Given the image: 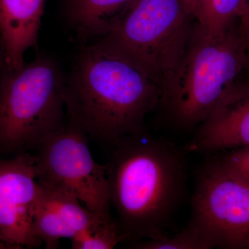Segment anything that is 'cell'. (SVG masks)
I'll return each instance as SVG.
<instances>
[{
	"instance_id": "obj_16",
	"label": "cell",
	"mask_w": 249,
	"mask_h": 249,
	"mask_svg": "<svg viewBox=\"0 0 249 249\" xmlns=\"http://www.w3.org/2000/svg\"><path fill=\"white\" fill-rule=\"evenodd\" d=\"M219 155L222 161L236 173L249 179V147H241L223 152Z\"/></svg>"
},
{
	"instance_id": "obj_18",
	"label": "cell",
	"mask_w": 249,
	"mask_h": 249,
	"mask_svg": "<svg viewBox=\"0 0 249 249\" xmlns=\"http://www.w3.org/2000/svg\"><path fill=\"white\" fill-rule=\"evenodd\" d=\"M5 67L4 61V52L3 48L2 42L0 38V79H1V75L4 71Z\"/></svg>"
},
{
	"instance_id": "obj_9",
	"label": "cell",
	"mask_w": 249,
	"mask_h": 249,
	"mask_svg": "<svg viewBox=\"0 0 249 249\" xmlns=\"http://www.w3.org/2000/svg\"><path fill=\"white\" fill-rule=\"evenodd\" d=\"M46 0H0V38L6 70L19 68L37 45Z\"/></svg>"
},
{
	"instance_id": "obj_1",
	"label": "cell",
	"mask_w": 249,
	"mask_h": 249,
	"mask_svg": "<svg viewBox=\"0 0 249 249\" xmlns=\"http://www.w3.org/2000/svg\"><path fill=\"white\" fill-rule=\"evenodd\" d=\"M113 147L106 164L108 192L124 242L166 235L186 195L188 152L145 130Z\"/></svg>"
},
{
	"instance_id": "obj_13",
	"label": "cell",
	"mask_w": 249,
	"mask_h": 249,
	"mask_svg": "<svg viewBox=\"0 0 249 249\" xmlns=\"http://www.w3.org/2000/svg\"><path fill=\"white\" fill-rule=\"evenodd\" d=\"M33 231L36 238L41 244L45 243L47 249H57L62 239L71 240L74 236L44 196L42 188L33 214Z\"/></svg>"
},
{
	"instance_id": "obj_14",
	"label": "cell",
	"mask_w": 249,
	"mask_h": 249,
	"mask_svg": "<svg viewBox=\"0 0 249 249\" xmlns=\"http://www.w3.org/2000/svg\"><path fill=\"white\" fill-rule=\"evenodd\" d=\"M73 249H112L124 237L116 218L109 215L103 222L71 239Z\"/></svg>"
},
{
	"instance_id": "obj_4",
	"label": "cell",
	"mask_w": 249,
	"mask_h": 249,
	"mask_svg": "<svg viewBox=\"0 0 249 249\" xmlns=\"http://www.w3.org/2000/svg\"><path fill=\"white\" fill-rule=\"evenodd\" d=\"M66 76L58 64L38 56L0 79V156L35 152L65 124Z\"/></svg>"
},
{
	"instance_id": "obj_12",
	"label": "cell",
	"mask_w": 249,
	"mask_h": 249,
	"mask_svg": "<svg viewBox=\"0 0 249 249\" xmlns=\"http://www.w3.org/2000/svg\"><path fill=\"white\" fill-rule=\"evenodd\" d=\"M187 12L199 28L219 35L240 21L246 0H183Z\"/></svg>"
},
{
	"instance_id": "obj_11",
	"label": "cell",
	"mask_w": 249,
	"mask_h": 249,
	"mask_svg": "<svg viewBox=\"0 0 249 249\" xmlns=\"http://www.w3.org/2000/svg\"><path fill=\"white\" fill-rule=\"evenodd\" d=\"M136 1L67 0V19L82 38L98 39L117 27Z\"/></svg>"
},
{
	"instance_id": "obj_7",
	"label": "cell",
	"mask_w": 249,
	"mask_h": 249,
	"mask_svg": "<svg viewBox=\"0 0 249 249\" xmlns=\"http://www.w3.org/2000/svg\"><path fill=\"white\" fill-rule=\"evenodd\" d=\"M88 135L69 121L34 154L40 186L75 196L87 209L110 213L106 164L95 160Z\"/></svg>"
},
{
	"instance_id": "obj_19",
	"label": "cell",
	"mask_w": 249,
	"mask_h": 249,
	"mask_svg": "<svg viewBox=\"0 0 249 249\" xmlns=\"http://www.w3.org/2000/svg\"><path fill=\"white\" fill-rule=\"evenodd\" d=\"M246 76L249 79V41L248 45V61H247V70H246Z\"/></svg>"
},
{
	"instance_id": "obj_20",
	"label": "cell",
	"mask_w": 249,
	"mask_h": 249,
	"mask_svg": "<svg viewBox=\"0 0 249 249\" xmlns=\"http://www.w3.org/2000/svg\"><path fill=\"white\" fill-rule=\"evenodd\" d=\"M0 249H9L1 239H0Z\"/></svg>"
},
{
	"instance_id": "obj_3",
	"label": "cell",
	"mask_w": 249,
	"mask_h": 249,
	"mask_svg": "<svg viewBox=\"0 0 249 249\" xmlns=\"http://www.w3.org/2000/svg\"><path fill=\"white\" fill-rule=\"evenodd\" d=\"M249 41L239 22L219 35L195 23L184 53L161 85L160 107L172 124L197 128L246 76Z\"/></svg>"
},
{
	"instance_id": "obj_5",
	"label": "cell",
	"mask_w": 249,
	"mask_h": 249,
	"mask_svg": "<svg viewBox=\"0 0 249 249\" xmlns=\"http://www.w3.org/2000/svg\"><path fill=\"white\" fill-rule=\"evenodd\" d=\"M193 21L183 0H137L117 27L94 44L127 60L161 88L184 53Z\"/></svg>"
},
{
	"instance_id": "obj_8",
	"label": "cell",
	"mask_w": 249,
	"mask_h": 249,
	"mask_svg": "<svg viewBox=\"0 0 249 249\" xmlns=\"http://www.w3.org/2000/svg\"><path fill=\"white\" fill-rule=\"evenodd\" d=\"M187 152H223L249 147V79L236 83L196 128Z\"/></svg>"
},
{
	"instance_id": "obj_2",
	"label": "cell",
	"mask_w": 249,
	"mask_h": 249,
	"mask_svg": "<svg viewBox=\"0 0 249 249\" xmlns=\"http://www.w3.org/2000/svg\"><path fill=\"white\" fill-rule=\"evenodd\" d=\"M161 94L157 82L94 43L77 55L64 90L70 122L93 140L112 145L144 130Z\"/></svg>"
},
{
	"instance_id": "obj_17",
	"label": "cell",
	"mask_w": 249,
	"mask_h": 249,
	"mask_svg": "<svg viewBox=\"0 0 249 249\" xmlns=\"http://www.w3.org/2000/svg\"><path fill=\"white\" fill-rule=\"evenodd\" d=\"M240 30L249 41V0H246L245 11L239 21Z\"/></svg>"
},
{
	"instance_id": "obj_15",
	"label": "cell",
	"mask_w": 249,
	"mask_h": 249,
	"mask_svg": "<svg viewBox=\"0 0 249 249\" xmlns=\"http://www.w3.org/2000/svg\"><path fill=\"white\" fill-rule=\"evenodd\" d=\"M129 247L137 249H206L200 235L189 225L176 235L139 241L129 244Z\"/></svg>"
},
{
	"instance_id": "obj_6",
	"label": "cell",
	"mask_w": 249,
	"mask_h": 249,
	"mask_svg": "<svg viewBox=\"0 0 249 249\" xmlns=\"http://www.w3.org/2000/svg\"><path fill=\"white\" fill-rule=\"evenodd\" d=\"M188 225L206 249H249V179L211 157L196 175Z\"/></svg>"
},
{
	"instance_id": "obj_10",
	"label": "cell",
	"mask_w": 249,
	"mask_h": 249,
	"mask_svg": "<svg viewBox=\"0 0 249 249\" xmlns=\"http://www.w3.org/2000/svg\"><path fill=\"white\" fill-rule=\"evenodd\" d=\"M40 192L32 152L0 159V223L32 217Z\"/></svg>"
}]
</instances>
